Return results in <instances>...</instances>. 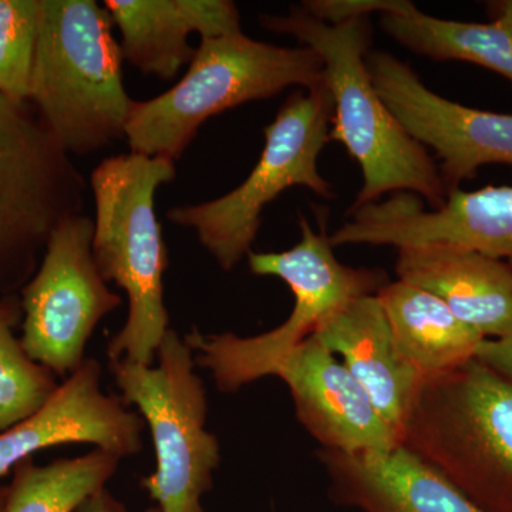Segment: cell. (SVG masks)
<instances>
[{
	"instance_id": "4316f807",
	"label": "cell",
	"mask_w": 512,
	"mask_h": 512,
	"mask_svg": "<svg viewBox=\"0 0 512 512\" xmlns=\"http://www.w3.org/2000/svg\"><path fill=\"white\" fill-rule=\"evenodd\" d=\"M490 9L494 20L512 28V0L491 3Z\"/></svg>"
},
{
	"instance_id": "f1b7e54d",
	"label": "cell",
	"mask_w": 512,
	"mask_h": 512,
	"mask_svg": "<svg viewBox=\"0 0 512 512\" xmlns=\"http://www.w3.org/2000/svg\"><path fill=\"white\" fill-rule=\"evenodd\" d=\"M144 512H161L160 510H158L157 507H151V508H148V510L144 511ZM272 512H275L274 510H272Z\"/></svg>"
},
{
	"instance_id": "e0dca14e",
	"label": "cell",
	"mask_w": 512,
	"mask_h": 512,
	"mask_svg": "<svg viewBox=\"0 0 512 512\" xmlns=\"http://www.w3.org/2000/svg\"><path fill=\"white\" fill-rule=\"evenodd\" d=\"M120 30L121 56L146 76L173 80L190 63L192 33L201 39L242 32L229 0H109L103 3Z\"/></svg>"
},
{
	"instance_id": "52a82bcc",
	"label": "cell",
	"mask_w": 512,
	"mask_h": 512,
	"mask_svg": "<svg viewBox=\"0 0 512 512\" xmlns=\"http://www.w3.org/2000/svg\"><path fill=\"white\" fill-rule=\"evenodd\" d=\"M332 119L333 100L325 83L296 90L265 128L264 150L247 180L217 200L171 208L168 221L194 229L218 265L232 271L251 252L266 205L282 192L299 185L333 198L332 184L319 171Z\"/></svg>"
},
{
	"instance_id": "5b68a950",
	"label": "cell",
	"mask_w": 512,
	"mask_h": 512,
	"mask_svg": "<svg viewBox=\"0 0 512 512\" xmlns=\"http://www.w3.org/2000/svg\"><path fill=\"white\" fill-rule=\"evenodd\" d=\"M323 83L322 59L311 47L275 46L242 32L207 37L180 82L154 99L134 100L124 138L131 153L175 161L211 117L288 87Z\"/></svg>"
},
{
	"instance_id": "7a4b0ae2",
	"label": "cell",
	"mask_w": 512,
	"mask_h": 512,
	"mask_svg": "<svg viewBox=\"0 0 512 512\" xmlns=\"http://www.w3.org/2000/svg\"><path fill=\"white\" fill-rule=\"evenodd\" d=\"M175 174L168 158L128 153L101 161L90 177L94 261L104 281L114 282L128 298L126 323L107 346L109 362L153 366L170 330L163 285L168 254L156 194Z\"/></svg>"
},
{
	"instance_id": "8992f818",
	"label": "cell",
	"mask_w": 512,
	"mask_h": 512,
	"mask_svg": "<svg viewBox=\"0 0 512 512\" xmlns=\"http://www.w3.org/2000/svg\"><path fill=\"white\" fill-rule=\"evenodd\" d=\"M315 231L301 218V241L284 252H249L252 274L275 276L291 288L295 303L278 328L258 336L202 335L194 329L184 340L197 353L198 365L210 370L222 393H235L276 367L315 335L333 313L362 296L376 295L389 282L379 268H353L336 258L325 220Z\"/></svg>"
},
{
	"instance_id": "4fadbf2b",
	"label": "cell",
	"mask_w": 512,
	"mask_h": 512,
	"mask_svg": "<svg viewBox=\"0 0 512 512\" xmlns=\"http://www.w3.org/2000/svg\"><path fill=\"white\" fill-rule=\"evenodd\" d=\"M143 430V417L120 397L103 392L99 362L87 359L42 409L0 433V477L33 454L62 444H93L121 460L136 456Z\"/></svg>"
},
{
	"instance_id": "ac0fdd59",
	"label": "cell",
	"mask_w": 512,
	"mask_h": 512,
	"mask_svg": "<svg viewBox=\"0 0 512 512\" xmlns=\"http://www.w3.org/2000/svg\"><path fill=\"white\" fill-rule=\"evenodd\" d=\"M313 338L352 373L400 440L423 377L397 350L377 295L362 296L333 313Z\"/></svg>"
},
{
	"instance_id": "30bf717a",
	"label": "cell",
	"mask_w": 512,
	"mask_h": 512,
	"mask_svg": "<svg viewBox=\"0 0 512 512\" xmlns=\"http://www.w3.org/2000/svg\"><path fill=\"white\" fill-rule=\"evenodd\" d=\"M94 222L77 215L50 235L35 278L23 289V349L53 375H72L84 362L94 329L121 306L93 256Z\"/></svg>"
},
{
	"instance_id": "ffe728a7",
	"label": "cell",
	"mask_w": 512,
	"mask_h": 512,
	"mask_svg": "<svg viewBox=\"0 0 512 512\" xmlns=\"http://www.w3.org/2000/svg\"><path fill=\"white\" fill-rule=\"evenodd\" d=\"M380 26L386 35L417 55L436 62L477 64L512 83V28L504 23L440 19L414 5L407 12L383 13Z\"/></svg>"
},
{
	"instance_id": "ba28073f",
	"label": "cell",
	"mask_w": 512,
	"mask_h": 512,
	"mask_svg": "<svg viewBox=\"0 0 512 512\" xmlns=\"http://www.w3.org/2000/svg\"><path fill=\"white\" fill-rule=\"evenodd\" d=\"M158 366L110 362L121 400L134 404L150 427L156 471L141 485L161 512H205L202 497L220 466L217 437L207 424V393L192 350L170 329L157 350Z\"/></svg>"
},
{
	"instance_id": "44dd1931",
	"label": "cell",
	"mask_w": 512,
	"mask_h": 512,
	"mask_svg": "<svg viewBox=\"0 0 512 512\" xmlns=\"http://www.w3.org/2000/svg\"><path fill=\"white\" fill-rule=\"evenodd\" d=\"M121 458L94 448L84 456L36 466L32 458L13 470L3 512H76L106 488Z\"/></svg>"
},
{
	"instance_id": "d4e9b609",
	"label": "cell",
	"mask_w": 512,
	"mask_h": 512,
	"mask_svg": "<svg viewBox=\"0 0 512 512\" xmlns=\"http://www.w3.org/2000/svg\"><path fill=\"white\" fill-rule=\"evenodd\" d=\"M478 359L512 380V332L500 339H484L477 350Z\"/></svg>"
},
{
	"instance_id": "2e32d148",
	"label": "cell",
	"mask_w": 512,
	"mask_h": 512,
	"mask_svg": "<svg viewBox=\"0 0 512 512\" xmlns=\"http://www.w3.org/2000/svg\"><path fill=\"white\" fill-rule=\"evenodd\" d=\"M397 279L441 299L484 339L512 332V266L448 244L397 248Z\"/></svg>"
},
{
	"instance_id": "9c48e42d",
	"label": "cell",
	"mask_w": 512,
	"mask_h": 512,
	"mask_svg": "<svg viewBox=\"0 0 512 512\" xmlns=\"http://www.w3.org/2000/svg\"><path fill=\"white\" fill-rule=\"evenodd\" d=\"M87 184L26 103L0 96V266L28 265L62 222L84 214Z\"/></svg>"
},
{
	"instance_id": "277c9868",
	"label": "cell",
	"mask_w": 512,
	"mask_h": 512,
	"mask_svg": "<svg viewBox=\"0 0 512 512\" xmlns=\"http://www.w3.org/2000/svg\"><path fill=\"white\" fill-rule=\"evenodd\" d=\"M400 444L484 512H512V380L477 356L424 377Z\"/></svg>"
},
{
	"instance_id": "3957f363",
	"label": "cell",
	"mask_w": 512,
	"mask_h": 512,
	"mask_svg": "<svg viewBox=\"0 0 512 512\" xmlns=\"http://www.w3.org/2000/svg\"><path fill=\"white\" fill-rule=\"evenodd\" d=\"M113 22L94 0H40L29 100L67 154L124 138L131 107Z\"/></svg>"
},
{
	"instance_id": "d6986e66",
	"label": "cell",
	"mask_w": 512,
	"mask_h": 512,
	"mask_svg": "<svg viewBox=\"0 0 512 512\" xmlns=\"http://www.w3.org/2000/svg\"><path fill=\"white\" fill-rule=\"evenodd\" d=\"M376 295L397 350L423 379L476 357L483 336L433 293L397 279L387 282Z\"/></svg>"
},
{
	"instance_id": "7402d4cb",
	"label": "cell",
	"mask_w": 512,
	"mask_h": 512,
	"mask_svg": "<svg viewBox=\"0 0 512 512\" xmlns=\"http://www.w3.org/2000/svg\"><path fill=\"white\" fill-rule=\"evenodd\" d=\"M16 312L0 302V433L42 409L59 384L13 335Z\"/></svg>"
},
{
	"instance_id": "603a6c76",
	"label": "cell",
	"mask_w": 512,
	"mask_h": 512,
	"mask_svg": "<svg viewBox=\"0 0 512 512\" xmlns=\"http://www.w3.org/2000/svg\"><path fill=\"white\" fill-rule=\"evenodd\" d=\"M40 0H0V96L26 103L37 36Z\"/></svg>"
},
{
	"instance_id": "9a60e30c",
	"label": "cell",
	"mask_w": 512,
	"mask_h": 512,
	"mask_svg": "<svg viewBox=\"0 0 512 512\" xmlns=\"http://www.w3.org/2000/svg\"><path fill=\"white\" fill-rule=\"evenodd\" d=\"M330 501L362 512H484L402 444L387 451H318Z\"/></svg>"
},
{
	"instance_id": "6da1fadb",
	"label": "cell",
	"mask_w": 512,
	"mask_h": 512,
	"mask_svg": "<svg viewBox=\"0 0 512 512\" xmlns=\"http://www.w3.org/2000/svg\"><path fill=\"white\" fill-rule=\"evenodd\" d=\"M259 23L269 32L295 37L322 59L333 100L330 141L342 144L362 170L363 185L352 208L379 202L389 192H412L431 210L443 207L448 192L439 165L396 119L370 77L369 18L328 25L298 5L286 15H261Z\"/></svg>"
},
{
	"instance_id": "83f0119b",
	"label": "cell",
	"mask_w": 512,
	"mask_h": 512,
	"mask_svg": "<svg viewBox=\"0 0 512 512\" xmlns=\"http://www.w3.org/2000/svg\"><path fill=\"white\" fill-rule=\"evenodd\" d=\"M9 487H0V512L5 508L6 498H8Z\"/></svg>"
},
{
	"instance_id": "484cf974",
	"label": "cell",
	"mask_w": 512,
	"mask_h": 512,
	"mask_svg": "<svg viewBox=\"0 0 512 512\" xmlns=\"http://www.w3.org/2000/svg\"><path fill=\"white\" fill-rule=\"evenodd\" d=\"M76 512H127V508L106 488H103L99 493L92 495L89 500L84 501Z\"/></svg>"
},
{
	"instance_id": "7c38bea8",
	"label": "cell",
	"mask_w": 512,
	"mask_h": 512,
	"mask_svg": "<svg viewBox=\"0 0 512 512\" xmlns=\"http://www.w3.org/2000/svg\"><path fill=\"white\" fill-rule=\"evenodd\" d=\"M349 220L330 244L412 247L448 244L473 249L512 266V187L487 185L477 191H448L439 210L426 211L412 192L350 208Z\"/></svg>"
},
{
	"instance_id": "cb8c5ba5",
	"label": "cell",
	"mask_w": 512,
	"mask_h": 512,
	"mask_svg": "<svg viewBox=\"0 0 512 512\" xmlns=\"http://www.w3.org/2000/svg\"><path fill=\"white\" fill-rule=\"evenodd\" d=\"M413 6L414 3L407 0H308L301 3V8L312 18L328 25L369 18L373 13L407 12Z\"/></svg>"
},
{
	"instance_id": "8fae6325",
	"label": "cell",
	"mask_w": 512,
	"mask_h": 512,
	"mask_svg": "<svg viewBox=\"0 0 512 512\" xmlns=\"http://www.w3.org/2000/svg\"><path fill=\"white\" fill-rule=\"evenodd\" d=\"M372 82L407 133L434 151L447 192L485 165L512 167V116L463 106L434 93L409 64L383 50L366 59Z\"/></svg>"
},
{
	"instance_id": "5bb4252c",
	"label": "cell",
	"mask_w": 512,
	"mask_h": 512,
	"mask_svg": "<svg viewBox=\"0 0 512 512\" xmlns=\"http://www.w3.org/2000/svg\"><path fill=\"white\" fill-rule=\"evenodd\" d=\"M274 376L288 386L296 419L322 450L360 454L399 446V436L366 390L313 336L276 367Z\"/></svg>"
}]
</instances>
